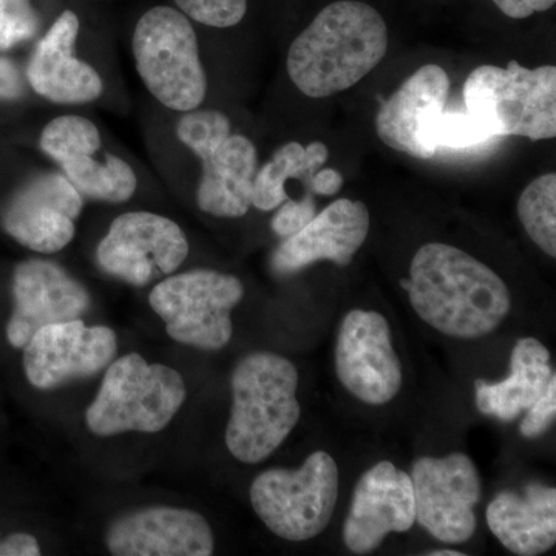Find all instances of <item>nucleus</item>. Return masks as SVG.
<instances>
[{"label": "nucleus", "mask_w": 556, "mask_h": 556, "mask_svg": "<svg viewBox=\"0 0 556 556\" xmlns=\"http://www.w3.org/2000/svg\"><path fill=\"white\" fill-rule=\"evenodd\" d=\"M402 287L417 316L450 338H485L511 309L503 278L463 249L445 243L420 248Z\"/></svg>", "instance_id": "obj_1"}, {"label": "nucleus", "mask_w": 556, "mask_h": 556, "mask_svg": "<svg viewBox=\"0 0 556 556\" xmlns=\"http://www.w3.org/2000/svg\"><path fill=\"white\" fill-rule=\"evenodd\" d=\"M388 51V28L378 10L357 0L325 7L287 58L289 79L309 98H328L356 86Z\"/></svg>", "instance_id": "obj_2"}, {"label": "nucleus", "mask_w": 556, "mask_h": 556, "mask_svg": "<svg viewBox=\"0 0 556 556\" xmlns=\"http://www.w3.org/2000/svg\"><path fill=\"white\" fill-rule=\"evenodd\" d=\"M298 390L299 371L289 358L269 351L241 358L230 375L232 405L225 433L233 459L254 466L281 447L302 415Z\"/></svg>", "instance_id": "obj_3"}, {"label": "nucleus", "mask_w": 556, "mask_h": 556, "mask_svg": "<svg viewBox=\"0 0 556 556\" xmlns=\"http://www.w3.org/2000/svg\"><path fill=\"white\" fill-rule=\"evenodd\" d=\"M188 401L181 372L139 353L113 358L87 405L84 424L94 438L163 433Z\"/></svg>", "instance_id": "obj_4"}, {"label": "nucleus", "mask_w": 556, "mask_h": 556, "mask_svg": "<svg viewBox=\"0 0 556 556\" xmlns=\"http://www.w3.org/2000/svg\"><path fill=\"white\" fill-rule=\"evenodd\" d=\"M232 129L229 116L217 109L179 113L175 123L179 144L200 161L197 206L215 218H241L252 207L258 150L251 138Z\"/></svg>", "instance_id": "obj_5"}, {"label": "nucleus", "mask_w": 556, "mask_h": 556, "mask_svg": "<svg viewBox=\"0 0 556 556\" xmlns=\"http://www.w3.org/2000/svg\"><path fill=\"white\" fill-rule=\"evenodd\" d=\"M131 56L142 86L172 113L203 108L207 73L192 21L177 7L146 11L131 35Z\"/></svg>", "instance_id": "obj_6"}, {"label": "nucleus", "mask_w": 556, "mask_h": 556, "mask_svg": "<svg viewBox=\"0 0 556 556\" xmlns=\"http://www.w3.org/2000/svg\"><path fill=\"white\" fill-rule=\"evenodd\" d=\"M464 108L475 113L493 138L530 141L556 137V67L526 68L510 61L506 68L481 65L464 84Z\"/></svg>", "instance_id": "obj_7"}, {"label": "nucleus", "mask_w": 556, "mask_h": 556, "mask_svg": "<svg viewBox=\"0 0 556 556\" xmlns=\"http://www.w3.org/2000/svg\"><path fill=\"white\" fill-rule=\"evenodd\" d=\"M244 285L232 274L211 268L177 270L149 291V306L175 343L200 351L223 350L233 336L232 311Z\"/></svg>", "instance_id": "obj_8"}, {"label": "nucleus", "mask_w": 556, "mask_h": 556, "mask_svg": "<svg viewBox=\"0 0 556 556\" xmlns=\"http://www.w3.org/2000/svg\"><path fill=\"white\" fill-rule=\"evenodd\" d=\"M339 496V468L327 452H314L298 470L269 468L249 489L251 506L281 540H313L331 522Z\"/></svg>", "instance_id": "obj_9"}, {"label": "nucleus", "mask_w": 556, "mask_h": 556, "mask_svg": "<svg viewBox=\"0 0 556 556\" xmlns=\"http://www.w3.org/2000/svg\"><path fill=\"white\" fill-rule=\"evenodd\" d=\"M39 149L86 201L124 204L137 195L138 172L129 161L105 148L100 126L89 116H54L40 131Z\"/></svg>", "instance_id": "obj_10"}, {"label": "nucleus", "mask_w": 556, "mask_h": 556, "mask_svg": "<svg viewBox=\"0 0 556 556\" xmlns=\"http://www.w3.org/2000/svg\"><path fill=\"white\" fill-rule=\"evenodd\" d=\"M189 254V239L179 223L137 208L112 219L94 249V262L113 280L146 288L177 273Z\"/></svg>", "instance_id": "obj_11"}, {"label": "nucleus", "mask_w": 556, "mask_h": 556, "mask_svg": "<svg viewBox=\"0 0 556 556\" xmlns=\"http://www.w3.org/2000/svg\"><path fill=\"white\" fill-rule=\"evenodd\" d=\"M118 350L115 329L72 318L38 329L22 348V368L36 390L56 391L102 375Z\"/></svg>", "instance_id": "obj_12"}, {"label": "nucleus", "mask_w": 556, "mask_h": 556, "mask_svg": "<svg viewBox=\"0 0 556 556\" xmlns=\"http://www.w3.org/2000/svg\"><path fill=\"white\" fill-rule=\"evenodd\" d=\"M412 481L417 522L431 536L447 544H463L473 536L481 479L470 457L464 453L419 457L413 464Z\"/></svg>", "instance_id": "obj_13"}, {"label": "nucleus", "mask_w": 556, "mask_h": 556, "mask_svg": "<svg viewBox=\"0 0 556 556\" xmlns=\"http://www.w3.org/2000/svg\"><path fill=\"white\" fill-rule=\"evenodd\" d=\"M86 199L61 170H46L13 193L2 214V228L40 255H54L75 240Z\"/></svg>", "instance_id": "obj_14"}, {"label": "nucleus", "mask_w": 556, "mask_h": 556, "mask_svg": "<svg viewBox=\"0 0 556 556\" xmlns=\"http://www.w3.org/2000/svg\"><path fill=\"white\" fill-rule=\"evenodd\" d=\"M13 311L7 321V342L27 345L38 329L56 321L84 318L93 306L89 288L54 260H24L11 277Z\"/></svg>", "instance_id": "obj_15"}, {"label": "nucleus", "mask_w": 556, "mask_h": 556, "mask_svg": "<svg viewBox=\"0 0 556 556\" xmlns=\"http://www.w3.org/2000/svg\"><path fill=\"white\" fill-rule=\"evenodd\" d=\"M336 372L342 386L368 405H386L402 388L401 361L387 318L354 309L339 328Z\"/></svg>", "instance_id": "obj_16"}, {"label": "nucleus", "mask_w": 556, "mask_h": 556, "mask_svg": "<svg viewBox=\"0 0 556 556\" xmlns=\"http://www.w3.org/2000/svg\"><path fill=\"white\" fill-rule=\"evenodd\" d=\"M104 547L115 556H211V522L193 508L148 504L116 515L104 530Z\"/></svg>", "instance_id": "obj_17"}, {"label": "nucleus", "mask_w": 556, "mask_h": 556, "mask_svg": "<svg viewBox=\"0 0 556 556\" xmlns=\"http://www.w3.org/2000/svg\"><path fill=\"white\" fill-rule=\"evenodd\" d=\"M80 21L62 11L40 36L27 64V80L42 100L58 105H87L105 91L100 70L78 54Z\"/></svg>", "instance_id": "obj_18"}, {"label": "nucleus", "mask_w": 556, "mask_h": 556, "mask_svg": "<svg viewBox=\"0 0 556 556\" xmlns=\"http://www.w3.org/2000/svg\"><path fill=\"white\" fill-rule=\"evenodd\" d=\"M416 521L412 477L390 460H382L358 479L343 541L353 554L376 551L390 533H404Z\"/></svg>", "instance_id": "obj_19"}, {"label": "nucleus", "mask_w": 556, "mask_h": 556, "mask_svg": "<svg viewBox=\"0 0 556 556\" xmlns=\"http://www.w3.org/2000/svg\"><path fill=\"white\" fill-rule=\"evenodd\" d=\"M369 232V212L362 201L340 199L308 225L281 241L270 258L277 276H292L321 260L338 266L353 262Z\"/></svg>", "instance_id": "obj_20"}, {"label": "nucleus", "mask_w": 556, "mask_h": 556, "mask_svg": "<svg viewBox=\"0 0 556 556\" xmlns=\"http://www.w3.org/2000/svg\"><path fill=\"white\" fill-rule=\"evenodd\" d=\"M448 94L447 72L437 64L424 65L380 105L376 115L379 138L413 159H433L437 150L426 141V127L434 113L447 108Z\"/></svg>", "instance_id": "obj_21"}, {"label": "nucleus", "mask_w": 556, "mask_h": 556, "mask_svg": "<svg viewBox=\"0 0 556 556\" xmlns=\"http://www.w3.org/2000/svg\"><path fill=\"white\" fill-rule=\"evenodd\" d=\"M486 525L511 554H546L556 544V490L530 482L522 493H497L486 507Z\"/></svg>", "instance_id": "obj_22"}, {"label": "nucleus", "mask_w": 556, "mask_h": 556, "mask_svg": "<svg viewBox=\"0 0 556 556\" xmlns=\"http://www.w3.org/2000/svg\"><path fill=\"white\" fill-rule=\"evenodd\" d=\"M551 353L540 340L519 339L510 356V375L497 383L477 380V407L482 415L510 422L527 412L551 383Z\"/></svg>", "instance_id": "obj_23"}, {"label": "nucleus", "mask_w": 556, "mask_h": 556, "mask_svg": "<svg viewBox=\"0 0 556 556\" xmlns=\"http://www.w3.org/2000/svg\"><path fill=\"white\" fill-rule=\"evenodd\" d=\"M329 150L321 141L308 146L298 141L278 148L266 164L258 167L252 188V207L262 212L276 211L288 200V182L305 181L316 195V175L327 164Z\"/></svg>", "instance_id": "obj_24"}, {"label": "nucleus", "mask_w": 556, "mask_h": 556, "mask_svg": "<svg viewBox=\"0 0 556 556\" xmlns=\"http://www.w3.org/2000/svg\"><path fill=\"white\" fill-rule=\"evenodd\" d=\"M518 217L526 232L548 257H556V175L533 179L518 200Z\"/></svg>", "instance_id": "obj_25"}, {"label": "nucleus", "mask_w": 556, "mask_h": 556, "mask_svg": "<svg viewBox=\"0 0 556 556\" xmlns=\"http://www.w3.org/2000/svg\"><path fill=\"white\" fill-rule=\"evenodd\" d=\"M493 139L485 124L466 108L442 109L426 127V141L431 149H467Z\"/></svg>", "instance_id": "obj_26"}, {"label": "nucleus", "mask_w": 556, "mask_h": 556, "mask_svg": "<svg viewBox=\"0 0 556 556\" xmlns=\"http://www.w3.org/2000/svg\"><path fill=\"white\" fill-rule=\"evenodd\" d=\"M40 16L31 0H0V51H9L35 39Z\"/></svg>", "instance_id": "obj_27"}, {"label": "nucleus", "mask_w": 556, "mask_h": 556, "mask_svg": "<svg viewBox=\"0 0 556 556\" xmlns=\"http://www.w3.org/2000/svg\"><path fill=\"white\" fill-rule=\"evenodd\" d=\"M190 21L212 28H230L247 16L248 0H174Z\"/></svg>", "instance_id": "obj_28"}, {"label": "nucleus", "mask_w": 556, "mask_h": 556, "mask_svg": "<svg viewBox=\"0 0 556 556\" xmlns=\"http://www.w3.org/2000/svg\"><path fill=\"white\" fill-rule=\"evenodd\" d=\"M316 201L311 193L300 200L289 199L277 207L276 215L270 219V228L281 240L288 239L316 217Z\"/></svg>", "instance_id": "obj_29"}, {"label": "nucleus", "mask_w": 556, "mask_h": 556, "mask_svg": "<svg viewBox=\"0 0 556 556\" xmlns=\"http://www.w3.org/2000/svg\"><path fill=\"white\" fill-rule=\"evenodd\" d=\"M556 417V376H552L551 383L535 404L527 409L519 431L527 439H536L546 434L554 426Z\"/></svg>", "instance_id": "obj_30"}, {"label": "nucleus", "mask_w": 556, "mask_h": 556, "mask_svg": "<svg viewBox=\"0 0 556 556\" xmlns=\"http://www.w3.org/2000/svg\"><path fill=\"white\" fill-rule=\"evenodd\" d=\"M43 554L39 538L30 532H13L0 538V556H38Z\"/></svg>", "instance_id": "obj_31"}, {"label": "nucleus", "mask_w": 556, "mask_h": 556, "mask_svg": "<svg viewBox=\"0 0 556 556\" xmlns=\"http://www.w3.org/2000/svg\"><path fill=\"white\" fill-rule=\"evenodd\" d=\"M511 20H526L535 13L551 10L556 0H492Z\"/></svg>", "instance_id": "obj_32"}, {"label": "nucleus", "mask_w": 556, "mask_h": 556, "mask_svg": "<svg viewBox=\"0 0 556 556\" xmlns=\"http://www.w3.org/2000/svg\"><path fill=\"white\" fill-rule=\"evenodd\" d=\"M16 90V75L9 62L0 60V93L13 97Z\"/></svg>", "instance_id": "obj_33"}, {"label": "nucleus", "mask_w": 556, "mask_h": 556, "mask_svg": "<svg viewBox=\"0 0 556 556\" xmlns=\"http://www.w3.org/2000/svg\"><path fill=\"white\" fill-rule=\"evenodd\" d=\"M430 556H463V552H456V551H434L430 552L428 554Z\"/></svg>", "instance_id": "obj_34"}]
</instances>
